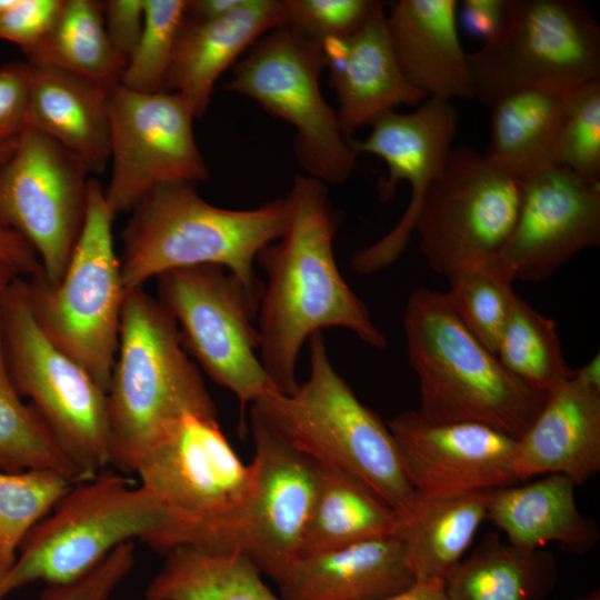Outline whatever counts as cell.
Listing matches in <instances>:
<instances>
[{"label": "cell", "instance_id": "obj_42", "mask_svg": "<svg viewBox=\"0 0 600 600\" xmlns=\"http://www.w3.org/2000/svg\"><path fill=\"white\" fill-rule=\"evenodd\" d=\"M30 64L0 66V146L18 139L28 128Z\"/></svg>", "mask_w": 600, "mask_h": 600}, {"label": "cell", "instance_id": "obj_40", "mask_svg": "<svg viewBox=\"0 0 600 600\" xmlns=\"http://www.w3.org/2000/svg\"><path fill=\"white\" fill-rule=\"evenodd\" d=\"M134 562V542H127L78 579L49 584L38 600H111Z\"/></svg>", "mask_w": 600, "mask_h": 600}, {"label": "cell", "instance_id": "obj_35", "mask_svg": "<svg viewBox=\"0 0 600 600\" xmlns=\"http://www.w3.org/2000/svg\"><path fill=\"white\" fill-rule=\"evenodd\" d=\"M447 298L469 331L493 354L517 293L500 259L456 271Z\"/></svg>", "mask_w": 600, "mask_h": 600}, {"label": "cell", "instance_id": "obj_19", "mask_svg": "<svg viewBox=\"0 0 600 600\" xmlns=\"http://www.w3.org/2000/svg\"><path fill=\"white\" fill-rule=\"evenodd\" d=\"M404 474L422 498H448L516 484L517 439L477 422H429L417 411L387 423Z\"/></svg>", "mask_w": 600, "mask_h": 600}, {"label": "cell", "instance_id": "obj_39", "mask_svg": "<svg viewBox=\"0 0 600 600\" xmlns=\"http://www.w3.org/2000/svg\"><path fill=\"white\" fill-rule=\"evenodd\" d=\"M376 0H283L284 27L318 43L357 32Z\"/></svg>", "mask_w": 600, "mask_h": 600}, {"label": "cell", "instance_id": "obj_5", "mask_svg": "<svg viewBox=\"0 0 600 600\" xmlns=\"http://www.w3.org/2000/svg\"><path fill=\"white\" fill-rule=\"evenodd\" d=\"M310 372L291 394L270 391L251 408L289 444L320 466L346 471L402 517L418 494L408 481L396 441L333 368L321 331L309 338Z\"/></svg>", "mask_w": 600, "mask_h": 600}, {"label": "cell", "instance_id": "obj_7", "mask_svg": "<svg viewBox=\"0 0 600 600\" xmlns=\"http://www.w3.org/2000/svg\"><path fill=\"white\" fill-rule=\"evenodd\" d=\"M104 189L90 178L83 228L57 284L43 272L19 277L27 306L47 339L80 364L107 392L127 290L117 256Z\"/></svg>", "mask_w": 600, "mask_h": 600}, {"label": "cell", "instance_id": "obj_1", "mask_svg": "<svg viewBox=\"0 0 600 600\" xmlns=\"http://www.w3.org/2000/svg\"><path fill=\"white\" fill-rule=\"evenodd\" d=\"M283 233L257 256L266 271L258 309L259 357L278 390L293 393L304 341L323 328L342 327L374 347L387 344L366 303L342 278L333 254L340 217L326 184L298 176L286 197Z\"/></svg>", "mask_w": 600, "mask_h": 600}, {"label": "cell", "instance_id": "obj_16", "mask_svg": "<svg viewBox=\"0 0 600 600\" xmlns=\"http://www.w3.org/2000/svg\"><path fill=\"white\" fill-rule=\"evenodd\" d=\"M252 493L219 551L247 556L274 581L298 557L320 483V467L250 410Z\"/></svg>", "mask_w": 600, "mask_h": 600}, {"label": "cell", "instance_id": "obj_21", "mask_svg": "<svg viewBox=\"0 0 600 600\" xmlns=\"http://www.w3.org/2000/svg\"><path fill=\"white\" fill-rule=\"evenodd\" d=\"M320 44L346 138L350 139L360 127L400 104H420L427 99L400 68L383 2L377 1L364 24L353 34L329 38Z\"/></svg>", "mask_w": 600, "mask_h": 600}, {"label": "cell", "instance_id": "obj_10", "mask_svg": "<svg viewBox=\"0 0 600 600\" xmlns=\"http://www.w3.org/2000/svg\"><path fill=\"white\" fill-rule=\"evenodd\" d=\"M0 339L11 382L89 480L109 466L107 392L42 333L19 277L0 296Z\"/></svg>", "mask_w": 600, "mask_h": 600}, {"label": "cell", "instance_id": "obj_11", "mask_svg": "<svg viewBox=\"0 0 600 600\" xmlns=\"http://www.w3.org/2000/svg\"><path fill=\"white\" fill-rule=\"evenodd\" d=\"M323 67L321 44L282 26L238 59L223 89L256 100L290 123L299 164L310 177L338 186L350 178L358 154L342 133L337 111L322 96Z\"/></svg>", "mask_w": 600, "mask_h": 600}, {"label": "cell", "instance_id": "obj_3", "mask_svg": "<svg viewBox=\"0 0 600 600\" xmlns=\"http://www.w3.org/2000/svg\"><path fill=\"white\" fill-rule=\"evenodd\" d=\"M289 204L279 198L250 210L216 207L190 182L156 187L131 210L122 232L126 290L142 288L163 272L214 264L232 273L260 303L258 253L281 237Z\"/></svg>", "mask_w": 600, "mask_h": 600}, {"label": "cell", "instance_id": "obj_44", "mask_svg": "<svg viewBox=\"0 0 600 600\" xmlns=\"http://www.w3.org/2000/svg\"><path fill=\"white\" fill-rule=\"evenodd\" d=\"M16 142L17 139L0 146V161L11 154ZM0 260L13 268L21 277H34L43 272L32 247L16 232L4 229H0Z\"/></svg>", "mask_w": 600, "mask_h": 600}, {"label": "cell", "instance_id": "obj_15", "mask_svg": "<svg viewBox=\"0 0 600 600\" xmlns=\"http://www.w3.org/2000/svg\"><path fill=\"white\" fill-rule=\"evenodd\" d=\"M110 181L106 200L114 216L131 210L158 186L207 181L188 103L169 91L110 89Z\"/></svg>", "mask_w": 600, "mask_h": 600}, {"label": "cell", "instance_id": "obj_22", "mask_svg": "<svg viewBox=\"0 0 600 600\" xmlns=\"http://www.w3.org/2000/svg\"><path fill=\"white\" fill-rule=\"evenodd\" d=\"M283 0H243L212 20L183 18L163 91L179 94L196 118L210 104L218 78L257 40L284 24Z\"/></svg>", "mask_w": 600, "mask_h": 600}, {"label": "cell", "instance_id": "obj_34", "mask_svg": "<svg viewBox=\"0 0 600 600\" xmlns=\"http://www.w3.org/2000/svg\"><path fill=\"white\" fill-rule=\"evenodd\" d=\"M0 470H50L71 483L88 480L67 457L37 410L14 389L0 339Z\"/></svg>", "mask_w": 600, "mask_h": 600}, {"label": "cell", "instance_id": "obj_26", "mask_svg": "<svg viewBox=\"0 0 600 600\" xmlns=\"http://www.w3.org/2000/svg\"><path fill=\"white\" fill-rule=\"evenodd\" d=\"M574 487L562 474H546L522 486L491 490L487 519L516 547L540 549L556 543L568 552L587 553L600 532L578 509Z\"/></svg>", "mask_w": 600, "mask_h": 600}, {"label": "cell", "instance_id": "obj_4", "mask_svg": "<svg viewBox=\"0 0 600 600\" xmlns=\"http://www.w3.org/2000/svg\"><path fill=\"white\" fill-rule=\"evenodd\" d=\"M403 330L429 422H477L520 438L548 393L510 373L463 324L446 292L420 287L409 297Z\"/></svg>", "mask_w": 600, "mask_h": 600}, {"label": "cell", "instance_id": "obj_38", "mask_svg": "<svg viewBox=\"0 0 600 600\" xmlns=\"http://www.w3.org/2000/svg\"><path fill=\"white\" fill-rule=\"evenodd\" d=\"M552 164L600 181V79L567 92Z\"/></svg>", "mask_w": 600, "mask_h": 600}, {"label": "cell", "instance_id": "obj_46", "mask_svg": "<svg viewBox=\"0 0 600 600\" xmlns=\"http://www.w3.org/2000/svg\"><path fill=\"white\" fill-rule=\"evenodd\" d=\"M243 0H189L186 3V17L194 20L221 18L237 9Z\"/></svg>", "mask_w": 600, "mask_h": 600}, {"label": "cell", "instance_id": "obj_12", "mask_svg": "<svg viewBox=\"0 0 600 600\" xmlns=\"http://www.w3.org/2000/svg\"><path fill=\"white\" fill-rule=\"evenodd\" d=\"M158 300L174 319L182 344L203 371L247 406L278 390L259 357L253 320L259 302L220 266L174 269L156 278Z\"/></svg>", "mask_w": 600, "mask_h": 600}, {"label": "cell", "instance_id": "obj_6", "mask_svg": "<svg viewBox=\"0 0 600 600\" xmlns=\"http://www.w3.org/2000/svg\"><path fill=\"white\" fill-rule=\"evenodd\" d=\"M176 524L146 488L101 471L72 484L27 534L0 580V600L30 583L73 581L127 542L139 540L156 549Z\"/></svg>", "mask_w": 600, "mask_h": 600}, {"label": "cell", "instance_id": "obj_25", "mask_svg": "<svg viewBox=\"0 0 600 600\" xmlns=\"http://www.w3.org/2000/svg\"><path fill=\"white\" fill-rule=\"evenodd\" d=\"M29 64L28 127L52 138L90 173H102L109 162L110 89L50 66Z\"/></svg>", "mask_w": 600, "mask_h": 600}, {"label": "cell", "instance_id": "obj_48", "mask_svg": "<svg viewBox=\"0 0 600 600\" xmlns=\"http://www.w3.org/2000/svg\"><path fill=\"white\" fill-rule=\"evenodd\" d=\"M17 277H21L9 264L0 260V296L13 282Z\"/></svg>", "mask_w": 600, "mask_h": 600}, {"label": "cell", "instance_id": "obj_13", "mask_svg": "<svg viewBox=\"0 0 600 600\" xmlns=\"http://www.w3.org/2000/svg\"><path fill=\"white\" fill-rule=\"evenodd\" d=\"M521 190L522 180L477 150L453 147L414 223L430 268L448 278L466 267L500 259L518 217Z\"/></svg>", "mask_w": 600, "mask_h": 600}, {"label": "cell", "instance_id": "obj_9", "mask_svg": "<svg viewBox=\"0 0 600 600\" xmlns=\"http://www.w3.org/2000/svg\"><path fill=\"white\" fill-rule=\"evenodd\" d=\"M472 99L526 88L570 91L600 79V28L577 0H509L501 30L468 53Z\"/></svg>", "mask_w": 600, "mask_h": 600}, {"label": "cell", "instance_id": "obj_23", "mask_svg": "<svg viewBox=\"0 0 600 600\" xmlns=\"http://www.w3.org/2000/svg\"><path fill=\"white\" fill-rule=\"evenodd\" d=\"M276 582L281 600H379L416 581L394 534L299 556Z\"/></svg>", "mask_w": 600, "mask_h": 600}, {"label": "cell", "instance_id": "obj_30", "mask_svg": "<svg viewBox=\"0 0 600 600\" xmlns=\"http://www.w3.org/2000/svg\"><path fill=\"white\" fill-rule=\"evenodd\" d=\"M150 580L146 600H281L243 553L176 547Z\"/></svg>", "mask_w": 600, "mask_h": 600}, {"label": "cell", "instance_id": "obj_24", "mask_svg": "<svg viewBox=\"0 0 600 600\" xmlns=\"http://www.w3.org/2000/svg\"><path fill=\"white\" fill-rule=\"evenodd\" d=\"M457 0H399L387 27L401 70L427 99H472L468 52L461 46Z\"/></svg>", "mask_w": 600, "mask_h": 600}, {"label": "cell", "instance_id": "obj_36", "mask_svg": "<svg viewBox=\"0 0 600 600\" xmlns=\"http://www.w3.org/2000/svg\"><path fill=\"white\" fill-rule=\"evenodd\" d=\"M72 484L50 470H0V580L13 564L27 534Z\"/></svg>", "mask_w": 600, "mask_h": 600}, {"label": "cell", "instance_id": "obj_27", "mask_svg": "<svg viewBox=\"0 0 600 600\" xmlns=\"http://www.w3.org/2000/svg\"><path fill=\"white\" fill-rule=\"evenodd\" d=\"M490 491L448 498L418 496L397 532L416 582L446 583L487 519Z\"/></svg>", "mask_w": 600, "mask_h": 600}, {"label": "cell", "instance_id": "obj_29", "mask_svg": "<svg viewBox=\"0 0 600 600\" xmlns=\"http://www.w3.org/2000/svg\"><path fill=\"white\" fill-rule=\"evenodd\" d=\"M320 483L299 556L397 534L401 516L357 477L320 466Z\"/></svg>", "mask_w": 600, "mask_h": 600}, {"label": "cell", "instance_id": "obj_47", "mask_svg": "<svg viewBox=\"0 0 600 600\" xmlns=\"http://www.w3.org/2000/svg\"><path fill=\"white\" fill-rule=\"evenodd\" d=\"M379 600H449L444 582H414L409 588Z\"/></svg>", "mask_w": 600, "mask_h": 600}, {"label": "cell", "instance_id": "obj_14", "mask_svg": "<svg viewBox=\"0 0 600 600\" xmlns=\"http://www.w3.org/2000/svg\"><path fill=\"white\" fill-rule=\"evenodd\" d=\"M90 174L74 154L28 127L0 161V229L22 237L57 284L83 228Z\"/></svg>", "mask_w": 600, "mask_h": 600}, {"label": "cell", "instance_id": "obj_49", "mask_svg": "<svg viewBox=\"0 0 600 600\" xmlns=\"http://www.w3.org/2000/svg\"><path fill=\"white\" fill-rule=\"evenodd\" d=\"M574 600H600V593H599V590H594L593 592H591V593H589L587 596L577 598Z\"/></svg>", "mask_w": 600, "mask_h": 600}, {"label": "cell", "instance_id": "obj_45", "mask_svg": "<svg viewBox=\"0 0 600 600\" xmlns=\"http://www.w3.org/2000/svg\"><path fill=\"white\" fill-rule=\"evenodd\" d=\"M462 21L472 34L481 37L483 42L492 39L502 28L509 7V0H462Z\"/></svg>", "mask_w": 600, "mask_h": 600}, {"label": "cell", "instance_id": "obj_33", "mask_svg": "<svg viewBox=\"0 0 600 600\" xmlns=\"http://www.w3.org/2000/svg\"><path fill=\"white\" fill-rule=\"evenodd\" d=\"M494 354L510 373L546 393L573 373L564 361L554 321L518 294Z\"/></svg>", "mask_w": 600, "mask_h": 600}, {"label": "cell", "instance_id": "obj_37", "mask_svg": "<svg viewBox=\"0 0 600 600\" xmlns=\"http://www.w3.org/2000/svg\"><path fill=\"white\" fill-rule=\"evenodd\" d=\"M187 0H143V26L120 84L138 92L163 91Z\"/></svg>", "mask_w": 600, "mask_h": 600}, {"label": "cell", "instance_id": "obj_43", "mask_svg": "<svg viewBox=\"0 0 600 600\" xmlns=\"http://www.w3.org/2000/svg\"><path fill=\"white\" fill-rule=\"evenodd\" d=\"M102 14L111 46L128 62L142 31L143 0H108Z\"/></svg>", "mask_w": 600, "mask_h": 600}, {"label": "cell", "instance_id": "obj_32", "mask_svg": "<svg viewBox=\"0 0 600 600\" xmlns=\"http://www.w3.org/2000/svg\"><path fill=\"white\" fill-rule=\"evenodd\" d=\"M27 62L50 66L111 89L120 83L127 62L106 32L102 2L63 0L44 38L24 53Z\"/></svg>", "mask_w": 600, "mask_h": 600}, {"label": "cell", "instance_id": "obj_18", "mask_svg": "<svg viewBox=\"0 0 600 600\" xmlns=\"http://www.w3.org/2000/svg\"><path fill=\"white\" fill-rule=\"evenodd\" d=\"M599 244L600 181L549 164L522 180L518 217L500 261L513 281L538 282Z\"/></svg>", "mask_w": 600, "mask_h": 600}, {"label": "cell", "instance_id": "obj_28", "mask_svg": "<svg viewBox=\"0 0 600 600\" xmlns=\"http://www.w3.org/2000/svg\"><path fill=\"white\" fill-rule=\"evenodd\" d=\"M567 92L526 88L494 101L487 160L520 180L552 164Z\"/></svg>", "mask_w": 600, "mask_h": 600}, {"label": "cell", "instance_id": "obj_31", "mask_svg": "<svg viewBox=\"0 0 600 600\" xmlns=\"http://www.w3.org/2000/svg\"><path fill=\"white\" fill-rule=\"evenodd\" d=\"M550 553L503 542L491 532L444 583L449 600H538L551 588Z\"/></svg>", "mask_w": 600, "mask_h": 600}, {"label": "cell", "instance_id": "obj_8", "mask_svg": "<svg viewBox=\"0 0 600 600\" xmlns=\"http://www.w3.org/2000/svg\"><path fill=\"white\" fill-rule=\"evenodd\" d=\"M134 474L176 518L158 552L190 546L217 551L247 504L254 467L246 464L217 418L183 417L140 460Z\"/></svg>", "mask_w": 600, "mask_h": 600}, {"label": "cell", "instance_id": "obj_20", "mask_svg": "<svg viewBox=\"0 0 600 600\" xmlns=\"http://www.w3.org/2000/svg\"><path fill=\"white\" fill-rule=\"evenodd\" d=\"M600 471V358L550 391L524 433L517 439L518 481L562 474L576 486Z\"/></svg>", "mask_w": 600, "mask_h": 600}, {"label": "cell", "instance_id": "obj_17", "mask_svg": "<svg viewBox=\"0 0 600 600\" xmlns=\"http://www.w3.org/2000/svg\"><path fill=\"white\" fill-rule=\"evenodd\" d=\"M369 126L368 137L362 141L351 140V144L357 154L371 153L386 162L388 174L378 183L380 199L390 200L400 181L409 183L411 193L398 223L381 239L353 254L351 267L361 274L386 269L407 248L422 200L453 149L458 111L452 101L428 98L411 112L390 110Z\"/></svg>", "mask_w": 600, "mask_h": 600}, {"label": "cell", "instance_id": "obj_2", "mask_svg": "<svg viewBox=\"0 0 600 600\" xmlns=\"http://www.w3.org/2000/svg\"><path fill=\"white\" fill-rule=\"evenodd\" d=\"M107 401L109 464L126 474H134L147 451L183 417L217 418L174 319L143 287L124 297Z\"/></svg>", "mask_w": 600, "mask_h": 600}, {"label": "cell", "instance_id": "obj_41", "mask_svg": "<svg viewBox=\"0 0 600 600\" xmlns=\"http://www.w3.org/2000/svg\"><path fill=\"white\" fill-rule=\"evenodd\" d=\"M63 0H0V41L17 44L23 53L48 33Z\"/></svg>", "mask_w": 600, "mask_h": 600}]
</instances>
